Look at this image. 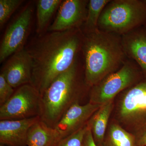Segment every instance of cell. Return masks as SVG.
<instances>
[{"instance_id": "obj_1", "label": "cell", "mask_w": 146, "mask_h": 146, "mask_svg": "<svg viewBox=\"0 0 146 146\" xmlns=\"http://www.w3.org/2000/svg\"><path fill=\"white\" fill-rule=\"evenodd\" d=\"M83 36L80 28L48 32L37 36L25 48L32 60L31 84L41 95L75 62Z\"/></svg>"}, {"instance_id": "obj_2", "label": "cell", "mask_w": 146, "mask_h": 146, "mask_svg": "<svg viewBox=\"0 0 146 146\" xmlns=\"http://www.w3.org/2000/svg\"><path fill=\"white\" fill-rule=\"evenodd\" d=\"M83 33L84 78L91 88L121 68L126 55L121 39L116 34L98 29Z\"/></svg>"}, {"instance_id": "obj_3", "label": "cell", "mask_w": 146, "mask_h": 146, "mask_svg": "<svg viewBox=\"0 0 146 146\" xmlns=\"http://www.w3.org/2000/svg\"><path fill=\"white\" fill-rule=\"evenodd\" d=\"M77 59L70 68L61 74L41 95L39 117L55 128L70 107L79 100L87 89L84 76Z\"/></svg>"}, {"instance_id": "obj_4", "label": "cell", "mask_w": 146, "mask_h": 146, "mask_svg": "<svg viewBox=\"0 0 146 146\" xmlns=\"http://www.w3.org/2000/svg\"><path fill=\"white\" fill-rule=\"evenodd\" d=\"M146 20V4L138 0L110 1L100 16L98 29L116 34L124 35Z\"/></svg>"}, {"instance_id": "obj_5", "label": "cell", "mask_w": 146, "mask_h": 146, "mask_svg": "<svg viewBox=\"0 0 146 146\" xmlns=\"http://www.w3.org/2000/svg\"><path fill=\"white\" fill-rule=\"evenodd\" d=\"M114 109L117 123L134 136L146 130V81L121 93Z\"/></svg>"}, {"instance_id": "obj_6", "label": "cell", "mask_w": 146, "mask_h": 146, "mask_svg": "<svg viewBox=\"0 0 146 146\" xmlns=\"http://www.w3.org/2000/svg\"><path fill=\"white\" fill-rule=\"evenodd\" d=\"M139 73L135 65L125 61L121 68L91 87L89 102L102 105L114 100L116 96L136 84Z\"/></svg>"}, {"instance_id": "obj_7", "label": "cell", "mask_w": 146, "mask_h": 146, "mask_svg": "<svg viewBox=\"0 0 146 146\" xmlns=\"http://www.w3.org/2000/svg\"><path fill=\"white\" fill-rule=\"evenodd\" d=\"M41 94L31 84L15 89L11 98L0 106V120H20L39 117Z\"/></svg>"}, {"instance_id": "obj_8", "label": "cell", "mask_w": 146, "mask_h": 146, "mask_svg": "<svg viewBox=\"0 0 146 146\" xmlns=\"http://www.w3.org/2000/svg\"><path fill=\"white\" fill-rule=\"evenodd\" d=\"M33 7L27 5L7 29L0 45V63L25 48L31 29Z\"/></svg>"}, {"instance_id": "obj_9", "label": "cell", "mask_w": 146, "mask_h": 146, "mask_svg": "<svg viewBox=\"0 0 146 146\" xmlns=\"http://www.w3.org/2000/svg\"><path fill=\"white\" fill-rule=\"evenodd\" d=\"M88 3L89 1L85 0L63 1L57 16L47 31H61L80 28L86 20Z\"/></svg>"}, {"instance_id": "obj_10", "label": "cell", "mask_w": 146, "mask_h": 146, "mask_svg": "<svg viewBox=\"0 0 146 146\" xmlns=\"http://www.w3.org/2000/svg\"><path fill=\"white\" fill-rule=\"evenodd\" d=\"M32 58L24 48L10 56L1 69V74L14 89L31 84L32 74Z\"/></svg>"}, {"instance_id": "obj_11", "label": "cell", "mask_w": 146, "mask_h": 146, "mask_svg": "<svg viewBox=\"0 0 146 146\" xmlns=\"http://www.w3.org/2000/svg\"><path fill=\"white\" fill-rule=\"evenodd\" d=\"M102 105L89 102L73 104L67 110L56 126L59 140L75 133L86 125L91 116Z\"/></svg>"}, {"instance_id": "obj_12", "label": "cell", "mask_w": 146, "mask_h": 146, "mask_svg": "<svg viewBox=\"0 0 146 146\" xmlns=\"http://www.w3.org/2000/svg\"><path fill=\"white\" fill-rule=\"evenodd\" d=\"M39 117L20 120L0 121V144L9 146H27L30 128Z\"/></svg>"}, {"instance_id": "obj_13", "label": "cell", "mask_w": 146, "mask_h": 146, "mask_svg": "<svg viewBox=\"0 0 146 146\" xmlns=\"http://www.w3.org/2000/svg\"><path fill=\"white\" fill-rule=\"evenodd\" d=\"M121 39L126 56L135 60L146 75V33L134 29Z\"/></svg>"}, {"instance_id": "obj_14", "label": "cell", "mask_w": 146, "mask_h": 146, "mask_svg": "<svg viewBox=\"0 0 146 146\" xmlns=\"http://www.w3.org/2000/svg\"><path fill=\"white\" fill-rule=\"evenodd\" d=\"M114 100L102 105L87 123L97 146H102L103 143L110 117L114 109Z\"/></svg>"}, {"instance_id": "obj_15", "label": "cell", "mask_w": 146, "mask_h": 146, "mask_svg": "<svg viewBox=\"0 0 146 146\" xmlns=\"http://www.w3.org/2000/svg\"><path fill=\"white\" fill-rule=\"evenodd\" d=\"M59 140L57 131L39 119L30 128L27 146H52Z\"/></svg>"}, {"instance_id": "obj_16", "label": "cell", "mask_w": 146, "mask_h": 146, "mask_svg": "<svg viewBox=\"0 0 146 146\" xmlns=\"http://www.w3.org/2000/svg\"><path fill=\"white\" fill-rule=\"evenodd\" d=\"M61 0H39L36 4V32L41 36L48 31V24L54 13L59 7Z\"/></svg>"}, {"instance_id": "obj_17", "label": "cell", "mask_w": 146, "mask_h": 146, "mask_svg": "<svg viewBox=\"0 0 146 146\" xmlns=\"http://www.w3.org/2000/svg\"><path fill=\"white\" fill-rule=\"evenodd\" d=\"M102 146H137L133 134L117 122L108 126Z\"/></svg>"}, {"instance_id": "obj_18", "label": "cell", "mask_w": 146, "mask_h": 146, "mask_svg": "<svg viewBox=\"0 0 146 146\" xmlns=\"http://www.w3.org/2000/svg\"><path fill=\"white\" fill-rule=\"evenodd\" d=\"M109 0H90L88 3L86 19L83 25V33L93 31L98 29L101 14Z\"/></svg>"}, {"instance_id": "obj_19", "label": "cell", "mask_w": 146, "mask_h": 146, "mask_svg": "<svg viewBox=\"0 0 146 146\" xmlns=\"http://www.w3.org/2000/svg\"><path fill=\"white\" fill-rule=\"evenodd\" d=\"M24 1L22 0H0L1 28Z\"/></svg>"}, {"instance_id": "obj_20", "label": "cell", "mask_w": 146, "mask_h": 146, "mask_svg": "<svg viewBox=\"0 0 146 146\" xmlns=\"http://www.w3.org/2000/svg\"><path fill=\"white\" fill-rule=\"evenodd\" d=\"M88 128L87 124L75 133L60 139L52 146H83L84 136Z\"/></svg>"}, {"instance_id": "obj_21", "label": "cell", "mask_w": 146, "mask_h": 146, "mask_svg": "<svg viewBox=\"0 0 146 146\" xmlns=\"http://www.w3.org/2000/svg\"><path fill=\"white\" fill-rule=\"evenodd\" d=\"M15 89L7 81L3 75L0 74V106L11 98Z\"/></svg>"}, {"instance_id": "obj_22", "label": "cell", "mask_w": 146, "mask_h": 146, "mask_svg": "<svg viewBox=\"0 0 146 146\" xmlns=\"http://www.w3.org/2000/svg\"><path fill=\"white\" fill-rule=\"evenodd\" d=\"M83 146H97L94 142L91 131L89 127L84 136Z\"/></svg>"}, {"instance_id": "obj_23", "label": "cell", "mask_w": 146, "mask_h": 146, "mask_svg": "<svg viewBox=\"0 0 146 146\" xmlns=\"http://www.w3.org/2000/svg\"><path fill=\"white\" fill-rule=\"evenodd\" d=\"M135 138L137 146H146V129Z\"/></svg>"}, {"instance_id": "obj_24", "label": "cell", "mask_w": 146, "mask_h": 146, "mask_svg": "<svg viewBox=\"0 0 146 146\" xmlns=\"http://www.w3.org/2000/svg\"><path fill=\"white\" fill-rule=\"evenodd\" d=\"M0 146H9L7 145H4V144H0Z\"/></svg>"}]
</instances>
